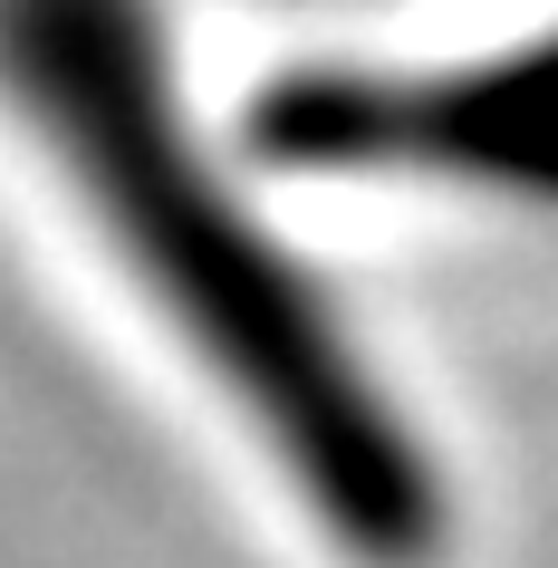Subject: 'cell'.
<instances>
[{
  "label": "cell",
  "instance_id": "cell-1",
  "mask_svg": "<svg viewBox=\"0 0 558 568\" xmlns=\"http://www.w3.org/2000/svg\"><path fill=\"white\" fill-rule=\"evenodd\" d=\"M0 97L59 154L116 261L222 376L318 530L366 568L443 549V473L327 318L318 280L241 212L174 116L154 0H0Z\"/></svg>",
  "mask_w": 558,
  "mask_h": 568
},
{
  "label": "cell",
  "instance_id": "cell-2",
  "mask_svg": "<svg viewBox=\"0 0 558 568\" xmlns=\"http://www.w3.org/2000/svg\"><path fill=\"white\" fill-rule=\"evenodd\" d=\"M251 145L290 174L463 183L558 212V20L453 68H290L251 97Z\"/></svg>",
  "mask_w": 558,
  "mask_h": 568
}]
</instances>
